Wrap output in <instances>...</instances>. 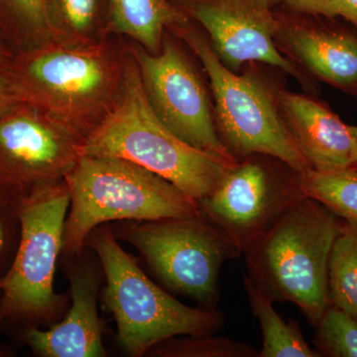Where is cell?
I'll use <instances>...</instances> for the list:
<instances>
[{
    "instance_id": "8992f818",
    "label": "cell",
    "mask_w": 357,
    "mask_h": 357,
    "mask_svg": "<svg viewBox=\"0 0 357 357\" xmlns=\"http://www.w3.org/2000/svg\"><path fill=\"white\" fill-rule=\"evenodd\" d=\"M70 206L65 180L47 185L18 204L20 238L13 264L0 278V324L23 330L52 326L67 309L54 277Z\"/></svg>"
},
{
    "instance_id": "8fae6325",
    "label": "cell",
    "mask_w": 357,
    "mask_h": 357,
    "mask_svg": "<svg viewBox=\"0 0 357 357\" xmlns=\"http://www.w3.org/2000/svg\"><path fill=\"white\" fill-rule=\"evenodd\" d=\"M128 44L147 102L160 121L192 147L236 164L237 160L220 139L203 81L168 31L157 54L133 42Z\"/></svg>"
},
{
    "instance_id": "277c9868",
    "label": "cell",
    "mask_w": 357,
    "mask_h": 357,
    "mask_svg": "<svg viewBox=\"0 0 357 357\" xmlns=\"http://www.w3.org/2000/svg\"><path fill=\"white\" fill-rule=\"evenodd\" d=\"M82 154L128 160L197 201L211 194L236 165L187 144L160 121L147 102L132 53L119 102L84 141Z\"/></svg>"
},
{
    "instance_id": "4316f807",
    "label": "cell",
    "mask_w": 357,
    "mask_h": 357,
    "mask_svg": "<svg viewBox=\"0 0 357 357\" xmlns=\"http://www.w3.org/2000/svg\"><path fill=\"white\" fill-rule=\"evenodd\" d=\"M352 136H354V152H352V159L349 168L357 171V126H351Z\"/></svg>"
},
{
    "instance_id": "d6986e66",
    "label": "cell",
    "mask_w": 357,
    "mask_h": 357,
    "mask_svg": "<svg viewBox=\"0 0 357 357\" xmlns=\"http://www.w3.org/2000/svg\"><path fill=\"white\" fill-rule=\"evenodd\" d=\"M0 35L16 53L57 41L47 0H0Z\"/></svg>"
},
{
    "instance_id": "ffe728a7",
    "label": "cell",
    "mask_w": 357,
    "mask_h": 357,
    "mask_svg": "<svg viewBox=\"0 0 357 357\" xmlns=\"http://www.w3.org/2000/svg\"><path fill=\"white\" fill-rule=\"evenodd\" d=\"M305 194L323 204L347 225L357 227V171L352 168L301 173Z\"/></svg>"
},
{
    "instance_id": "4fadbf2b",
    "label": "cell",
    "mask_w": 357,
    "mask_h": 357,
    "mask_svg": "<svg viewBox=\"0 0 357 357\" xmlns=\"http://www.w3.org/2000/svg\"><path fill=\"white\" fill-rule=\"evenodd\" d=\"M276 41L312 76L357 96V30L344 27L337 18L293 13L284 7Z\"/></svg>"
},
{
    "instance_id": "7c38bea8",
    "label": "cell",
    "mask_w": 357,
    "mask_h": 357,
    "mask_svg": "<svg viewBox=\"0 0 357 357\" xmlns=\"http://www.w3.org/2000/svg\"><path fill=\"white\" fill-rule=\"evenodd\" d=\"M208 33V41L230 70L244 63L273 66L300 83L305 77L276 43L278 0H170Z\"/></svg>"
},
{
    "instance_id": "2e32d148",
    "label": "cell",
    "mask_w": 357,
    "mask_h": 357,
    "mask_svg": "<svg viewBox=\"0 0 357 357\" xmlns=\"http://www.w3.org/2000/svg\"><path fill=\"white\" fill-rule=\"evenodd\" d=\"M110 34L128 37L149 53L161 50L169 29L190 18L170 0H109Z\"/></svg>"
},
{
    "instance_id": "44dd1931",
    "label": "cell",
    "mask_w": 357,
    "mask_h": 357,
    "mask_svg": "<svg viewBox=\"0 0 357 357\" xmlns=\"http://www.w3.org/2000/svg\"><path fill=\"white\" fill-rule=\"evenodd\" d=\"M328 287L331 305L357 319V227L345 222L331 255Z\"/></svg>"
},
{
    "instance_id": "603a6c76",
    "label": "cell",
    "mask_w": 357,
    "mask_h": 357,
    "mask_svg": "<svg viewBox=\"0 0 357 357\" xmlns=\"http://www.w3.org/2000/svg\"><path fill=\"white\" fill-rule=\"evenodd\" d=\"M314 344L321 356L357 357V319L331 305L316 326Z\"/></svg>"
},
{
    "instance_id": "5b68a950",
    "label": "cell",
    "mask_w": 357,
    "mask_h": 357,
    "mask_svg": "<svg viewBox=\"0 0 357 357\" xmlns=\"http://www.w3.org/2000/svg\"><path fill=\"white\" fill-rule=\"evenodd\" d=\"M86 248L102 265L105 302L116 323L119 344L129 356H145L177 335H213L225 325V314L217 307L185 306L148 278L107 223L89 234Z\"/></svg>"
},
{
    "instance_id": "6da1fadb",
    "label": "cell",
    "mask_w": 357,
    "mask_h": 357,
    "mask_svg": "<svg viewBox=\"0 0 357 357\" xmlns=\"http://www.w3.org/2000/svg\"><path fill=\"white\" fill-rule=\"evenodd\" d=\"M130 57L128 42L117 35L88 45L57 40L17 52L0 75L20 102L86 141L119 102Z\"/></svg>"
},
{
    "instance_id": "3957f363",
    "label": "cell",
    "mask_w": 357,
    "mask_h": 357,
    "mask_svg": "<svg viewBox=\"0 0 357 357\" xmlns=\"http://www.w3.org/2000/svg\"><path fill=\"white\" fill-rule=\"evenodd\" d=\"M70 194L62 253L77 257L93 229L109 222L201 215L198 201L137 164L82 155L65 177Z\"/></svg>"
},
{
    "instance_id": "30bf717a",
    "label": "cell",
    "mask_w": 357,
    "mask_h": 357,
    "mask_svg": "<svg viewBox=\"0 0 357 357\" xmlns=\"http://www.w3.org/2000/svg\"><path fill=\"white\" fill-rule=\"evenodd\" d=\"M84 140L34 105L17 102L0 114V203L18 204L65 180Z\"/></svg>"
},
{
    "instance_id": "9c48e42d",
    "label": "cell",
    "mask_w": 357,
    "mask_h": 357,
    "mask_svg": "<svg viewBox=\"0 0 357 357\" xmlns=\"http://www.w3.org/2000/svg\"><path fill=\"white\" fill-rule=\"evenodd\" d=\"M306 197L301 173L269 155L252 154L237 161L198 204L244 253Z\"/></svg>"
},
{
    "instance_id": "52a82bcc",
    "label": "cell",
    "mask_w": 357,
    "mask_h": 357,
    "mask_svg": "<svg viewBox=\"0 0 357 357\" xmlns=\"http://www.w3.org/2000/svg\"><path fill=\"white\" fill-rule=\"evenodd\" d=\"M168 31L175 33L201 61L215 98L218 134L237 161L265 154L299 173L311 169L289 132L278 102L259 79L250 75L238 76L223 65L192 20Z\"/></svg>"
},
{
    "instance_id": "ba28073f",
    "label": "cell",
    "mask_w": 357,
    "mask_h": 357,
    "mask_svg": "<svg viewBox=\"0 0 357 357\" xmlns=\"http://www.w3.org/2000/svg\"><path fill=\"white\" fill-rule=\"evenodd\" d=\"M112 229L139 251L166 288L208 309L220 300L223 264L243 255L234 239L202 215L122 220Z\"/></svg>"
},
{
    "instance_id": "83f0119b",
    "label": "cell",
    "mask_w": 357,
    "mask_h": 357,
    "mask_svg": "<svg viewBox=\"0 0 357 357\" xmlns=\"http://www.w3.org/2000/svg\"><path fill=\"white\" fill-rule=\"evenodd\" d=\"M11 56H13V54H11L10 52L7 51L6 47H4L3 43L0 41V68L6 64Z\"/></svg>"
},
{
    "instance_id": "ac0fdd59",
    "label": "cell",
    "mask_w": 357,
    "mask_h": 357,
    "mask_svg": "<svg viewBox=\"0 0 357 357\" xmlns=\"http://www.w3.org/2000/svg\"><path fill=\"white\" fill-rule=\"evenodd\" d=\"M47 8L59 41L88 45L112 35L109 0H47Z\"/></svg>"
},
{
    "instance_id": "484cf974",
    "label": "cell",
    "mask_w": 357,
    "mask_h": 357,
    "mask_svg": "<svg viewBox=\"0 0 357 357\" xmlns=\"http://www.w3.org/2000/svg\"><path fill=\"white\" fill-rule=\"evenodd\" d=\"M17 102H20V100L13 86L6 77L0 75V114Z\"/></svg>"
},
{
    "instance_id": "9a60e30c",
    "label": "cell",
    "mask_w": 357,
    "mask_h": 357,
    "mask_svg": "<svg viewBox=\"0 0 357 357\" xmlns=\"http://www.w3.org/2000/svg\"><path fill=\"white\" fill-rule=\"evenodd\" d=\"M277 102L289 132L312 170L328 172L351 166V126L310 96L282 91Z\"/></svg>"
},
{
    "instance_id": "7402d4cb",
    "label": "cell",
    "mask_w": 357,
    "mask_h": 357,
    "mask_svg": "<svg viewBox=\"0 0 357 357\" xmlns=\"http://www.w3.org/2000/svg\"><path fill=\"white\" fill-rule=\"evenodd\" d=\"M148 354L160 357H258L259 351L245 342L208 335L167 338Z\"/></svg>"
},
{
    "instance_id": "cb8c5ba5",
    "label": "cell",
    "mask_w": 357,
    "mask_h": 357,
    "mask_svg": "<svg viewBox=\"0 0 357 357\" xmlns=\"http://www.w3.org/2000/svg\"><path fill=\"white\" fill-rule=\"evenodd\" d=\"M279 6L292 13L342 18L357 30V0H278Z\"/></svg>"
},
{
    "instance_id": "e0dca14e",
    "label": "cell",
    "mask_w": 357,
    "mask_h": 357,
    "mask_svg": "<svg viewBox=\"0 0 357 357\" xmlns=\"http://www.w3.org/2000/svg\"><path fill=\"white\" fill-rule=\"evenodd\" d=\"M243 286L253 316L261 328L262 349L258 357H319L310 347L299 324L286 321L275 311L274 301L243 275Z\"/></svg>"
},
{
    "instance_id": "5bb4252c",
    "label": "cell",
    "mask_w": 357,
    "mask_h": 357,
    "mask_svg": "<svg viewBox=\"0 0 357 357\" xmlns=\"http://www.w3.org/2000/svg\"><path fill=\"white\" fill-rule=\"evenodd\" d=\"M72 306L60 323L48 330L30 326L23 330L26 344L43 357H102L107 356L102 323L98 312L100 276L93 267L70 268Z\"/></svg>"
},
{
    "instance_id": "d4e9b609",
    "label": "cell",
    "mask_w": 357,
    "mask_h": 357,
    "mask_svg": "<svg viewBox=\"0 0 357 357\" xmlns=\"http://www.w3.org/2000/svg\"><path fill=\"white\" fill-rule=\"evenodd\" d=\"M20 238V222L17 210L0 203V278L13 264Z\"/></svg>"
},
{
    "instance_id": "7a4b0ae2",
    "label": "cell",
    "mask_w": 357,
    "mask_h": 357,
    "mask_svg": "<svg viewBox=\"0 0 357 357\" xmlns=\"http://www.w3.org/2000/svg\"><path fill=\"white\" fill-rule=\"evenodd\" d=\"M344 222L306 197L243 253L248 277L274 302H291L314 326L331 306L328 268Z\"/></svg>"
}]
</instances>
